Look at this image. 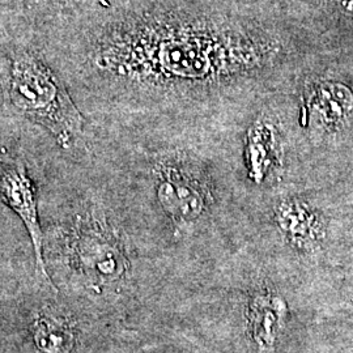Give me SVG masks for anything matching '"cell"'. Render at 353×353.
Here are the masks:
<instances>
[{
	"mask_svg": "<svg viewBox=\"0 0 353 353\" xmlns=\"http://www.w3.org/2000/svg\"><path fill=\"white\" fill-rule=\"evenodd\" d=\"M75 249L80 265L89 276L113 281L123 275L126 268L123 255L113 241L99 230H81Z\"/></svg>",
	"mask_w": 353,
	"mask_h": 353,
	"instance_id": "3957f363",
	"label": "cell"
},
{
	"mask_svg": "<svg viewBox=\"0 0 353 353\" xmlns=\"http://www.w3.org/2000/svg\"><path fill=\"white\" fill-rule=\"evenodd\" d=\"M280 312L275 300L271 303L259 299L254 303L252 309V334L256 343L263 348H271L278 335Z\"/></svg>",
	"mask_w": 353,
	"mask_h": 353,
	"instance_id": "8992f818",
	"label": "cell"
},
{
	"mask_svg": "<svg viewBox=\"0 0 353 353\" xmlns=\"http://www.w3.org/2000/svg\"><path fill=\"white\" fill-rule=\"evenodd\" d=\"M0 196L24 221L32 237L38 265L42 271V275L48 278L42 256V233L38 224L34 190L24 170L19 168H11L0 174Z\"/></svg>",
	"mask_w": 353,
	"mask_h": 353,
	"instance_id": "7a4b0ae2",
	"label": "cell"
},
{
	"mask_svg": "<svg viewBox=\"0 0 353 353\" xmlns=\"http://www.w3.org/2000/svg\"><path fill=\"white\" fill-rule=\"evenodd\" d=\"M312 216L296 203L283 204L279 210V223L292 240L307 237Z\"/></svg>",
	"mask_w": 353,
	"mask_h": 353,
	"instance_id": "52a82bcc",
	"label": "cell"
},
{
	"mask_svg": "<svg viewBox=\"0 0 353 353\" xmlns=\"http://www.w3.org/2000/svg\"><path fill=\"white\" fill-rule=\"evenodd\" d=\"M34 341L45 353H68L75 343L72 330L50 318H39L34 326Z\"/></svg>",
	"mask_w": 353,
	"mask_h": 353,
	"instance_id": "5b68a950",
	"label": "cell"
},
{
	"mask_svg": "<svg viewBox=\"0 0 353 353\" xmlns=\"http://www.w3.org/2000/svg\"><path fill=\"white\" fill-rule=\"evenodd\" d=\"M11 97L14 105L63 139L80 128V115L50 76L30 65L19 71L13 80Z\"/></svg>",
	"mask_w": 353,
	"mask_h": 353,
	"instance_id": "6da1fadb",
	"label": "cell"
},
{
	"mask_svg": "<svg viewBox=\"0 0 353 353\" xmlns=\"http://www.w3.org/2000/svg\"><path fill=\"white\" fill-rule=\"evenodd\" d=\"M159 198L165 210L174 217H196L204 207V198L198 188L176 179L165 181L159 188Z\"/></svg>",
	"mask_w": 353,
	"mask_h": 353,
	"instance_id": "277c9868",
	"label": "cell"
}]
</instances>
